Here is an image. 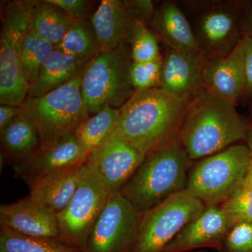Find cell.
<instances>
[{
    "label": "cell",
    "mask_w": 252,
    "mask_h": 252,
    "mask_svg": "<svg viewBox=\"0 0 252 252\" xmlns=\"http://www.w3.org/2000/svg\"><path fill=\"white\" fill-rule=\"evenodd\" d=\"M119 109L106 107L82 123L74 135L89 155L102 145L117 126Z\"/></svg>",
    "instance_id": "24"
},
{
    "label": "cell",
    "mask_w": 252,
    "mask_h": 252,
    "mask_svg": "<svg viewBox=\"0 0 252 252\" xmlns=\"http://www.w3.org/2000/svg\"><path fill=\"white\" fill-rule=\"evenodd\" d=\"M75 19L86 18L90 9V1L86 0H46Z\"/></svg>",
    "instance_id": "32"
},
{
    "label": "cell",
    "mask_w": 252,
    "mask_h": 252,
    "mask_svg": "<svg viewBox=\"0 0 252 252\" xmlns=\"http://www.w3.org/2000/svg\"><path fill=\"white\" fill-rule=\"evenodd\" d=\"M144 158L145 156L116 127L102 145L89 155L86 162L112 192H116L120 191Z\"/></svg>",
    "instance_id": "12"
},
{
    "label": "cell",
    "mask_w": 252,
    "mask_h": 252,
    "mask_svg": "<svg viewBox=\"0 0 252 252\" xmlns=\"http://www.w3.org/2000/svg\"><path fill=\"white\" fill-rule=\"evenodd\" d=\"M220 208L233 227L252 223V189L240 187L223 201Z\"/></svg>",
    "instance_id": "29"
},
{
    "label": "cell",
    "mask_w": 252,
    "mask_h": 252,
    "mask_svg": "<svg viewBox=\"0 0 252 252\" xmlns=\"http://www.w3.org/2000/svg\"><path fill=\"white\" fill-rule=\"evenodd\" d=\"M243 187L252 189V157L251 160H250V165H249L246 177H245V181H244Z\"/></svg>",
    "instance_id": "36"
},
{
    "label": "cell",
    "mask_w": 252,
    "mask_h": 252,
    "mask_svg": "<svg viewBox=\"0 0 252 252\" xmlns=\"http://www.w3.org/2000/svg\"><path fill=\"white\" fill-rule=\"evenodd\" d=\"M102 50H112L128 43L137 21L127 1L102 0L90 18Z\"/></svg>",
    "instance_id": "18"
},
{
    "label": "cell",
    "mask_w": 252,
    "mask_h": 252,
    "mask_svg": "<svg viewBox=\"0 0 252 252\" xmlns=\"http://www.w3.org/2000/svg\"><path fill=\"white\" fill-rule=\"evenodd\" d=\"M89 155L74 134L39 146L27 158L13 164L16 178L26 182L30 189L44 177L78 164L85 163Z\"/></svg>",
    "instance_id": "13"
},
{
    "label": "cell",
    "mask_w": 252,
    "mask_h": 252,
    "mask_svg": "<svg viewBox=\"0 0 252 252\" xmlns=\"http://www.w3.org/2000/svg\"><path fill=\"white\" fill-rule=\"evenodd\" d=\"M240 29L243 37H252V5L241 11Z\"/></svg>",
    "instance_id": "35"
},
{
    "label": "cell",
    "mask_w": 252,
    "mask_h": 252,
    "mask_svg": "<svg viewBox=\"0 0 252 252\" xmlns=\"http://www.w3.org/2000/svg\"><path fill=\"white\" fill-rule=\"evenodd\" d=\"M81 77L38 97H28L21 108L34 123L40 146L72 135L90 117L81 89Z\"/></svg>",
    "instance_id": "5"
},
{
    "label": "cell",
    "mask_w": 252,
    "mask_h": 252,
    "mask_svg": "<svg viewBox=\"0 0 252 252\" xmlns=\"http://www.w3.org/2000/svg\"><path fill=\"white\" fill-rule=\"evenodd\" d=\"M203 77L206 90L231 103L245 94L244 39L228 56L204 63Z\"/></svg>",
    "instance_id": "15"
},
{
    "label": "cell",
    "mask_w": 252,
    "mask_h": 252,
    "mask_svg": "<svg viewBox=\"0 0 252 252\" xmlns=\"http://www.w3.org/2000/svg\"><path fill=\"white\" fill-rule=\"evenodd\" d=\"M0 252H84L59 239L35 238L0 228Z\"/></svg>",
    "instance_id": "26"
},
{
    "label": "cell",
    "mask_w": 252,
    "mask_h": 252,
    "mask_svg": "<svg viewBox=\"0 0 252 252\" xmlns=\"http://www.w3.org/2000/svg\"><path fill=\"white\" fill-rule=\"evenodd\" d=\"M192 26L205 62L228 56L243 39L241 9L233 1H210L195 7Z\"/></svg>",
    "instance_id": "10"
},
{
    "label": "cell",
    "mask_w": 252,
    "mask_h": 252,
    "mask_svg": "<svg viewBox=\"0 0 252 252\" xmlns=\"http://www.w3.org/2000/svg\"><path fill=\"white\" fill-rule=\"evenodd\" d=\"M244 64L246 89L245 95L252 96V37H243Z\"/></svg>",
    "instance_id": "33"
},
{
    "label": "cell",
    "mask_w": 252,
    "mask_h": 252,
    "mask_svg": "<svg viewBox=\"0 0 252 252\" xmlns=\"http://www.w3.org/2000/svg\"></svg>",
    "instance_id": "38"
},
{
    "label": "cell",
    "mask_w": 252,
    "mask_h": 252,
    "mask_svg": "<svg viewBox=\"0 0 252 252\" xmlns=\"http://www.w3.org/2000/svg\"><path fill=\"white\" fill-rule=\"evenodd\" d=\"M142 215L120 191L112 192L84 252H130Z\"/></svg>",
    "instance_id": "11"
},
{
    "label": "cell",
    "mask_w": 252,
    "mask_h": 252,
    "mask_svg": "<svg viewBox=\"0 0 252 252\" xmlns=\"http://www.w3.org/2000/svg\"><path fill=\"white\" fill-rule=\"evenodd\" d=\"M248 132L235 104L205 90L190 98L180 140L194 160L234 145L245 138Z\"/></svg>",
    "instance_id": "2"
},
{
    "label": "cell",
    "mask_w": 252,
    "mask_h": 252,
    "mask_svg": "<svg viewBox=\"0 0 252 252\" xmlns=\"http://www.w3.org/2000/svg\"><path fill=\"white\" fill-rule=\"evenodd\" d=\"M205 209L186 189L142 214L130 252H162L190 220Z\"/></svg>",
    "instance_id": "8"
},
{
    "label": "cell",
    "mask_w": 252,
    "mask_h": 252,
    "mask_svg": "<svg viewBox=\"0 0 252 252\" xmlns=\"http://www.w3.org/2000/svg\"><path fill=\"white\" fill-rule=\"evenodd\" d=\"M152 23L168 49L202 58L191 24L177 4L162 3L156 10Z\"/></svg>",
    "instance_id": "19"
},
{
    "label": "cell",
    "mask_w": 252,
    "mask_h": 252,
    "mask_svg": "<svg viewBox=\"0 0 252 252\" xmlns=\"http://www.w3.org/2000/svg\"><path fill=\"white\" fill-rule=\"evenodd\" d=\"M252 157L248 145L238 144L206 157L192 170L185 189L203 203L224 201L243 187Z\"/></svg>",
    "instance_id": "6"
},
{
    "label": "cell",
    "mask_w": 252,
    "mask_h": 252,
    "mask_svg": "<svg viewBox=\"0 0 252 252\" xmlns=\"http://www.w3.org/2000/svg\"><path fill=\"white\" fill-rule=\"evenodd\" d=\"M129 43L102 50L89 61L81 76L83 99L90 116L106 107L120 109L135 92L130 79Z\"/></svg>",
    "instance_id": "4"
},
{
    "label": "cell",
    "mask_w": 252,
    "mask_h": 252,
    "mask_svg": "<svg viewBox=\"0 0 252 252\" xmlns=\"http://www.w3.org/2000/svg\"><path fill=\"white\" fill-rule=\"evenodd\" d=\"M86 162L46 176L31 187L29 196L58 215L67 206L77 190Z\"/></svg>",
    "instance_id": "20"
},
{
    "label": "cell",
    "mask_w": 252,
    "mask_h": 252,
    "mask_svg": "<svg viewBox=\"0 0 252 252\" xmlns=\"http://www.w3.org/2000/svg\"><path fill=\"white\" fill-rule=\"evenodd\" d=\"M0 224L26 236L59 239L57 215L29 195L15 203L1 205Z\"/></svg>",
    "instance_id": "14"
},
{
    "label": "cell",
    "mask_w": 252,
    "mask_h": 252,
    "mask_svg": "<svg viewBox=\"0 0 252 252\" xmlns=\"http://www.w3.org/2000/svg\"><path fill=\"white\" fill-rule=\"evenodd\" d=\"M190 99L160 88L135 91L119 109L116 127L146 157L180 138Z\"/></svg>",
    "instance_id": "1"
},
{
    "label": "cell",
    "mask_w": 252,
    "mask_h": 252,
    "mask_svg": "<svg viewBox=\"0 0 252 252\" xmlns=\"http://www.w3.org/2000/svg\"><path fill=\"white\" fill-rule=\"evenodd\" d=\"M0 135L1 157L3 160L13 164L27 158L40 146L34 123L21 107L19 114L0 132Z\"/></svg>",
    "instance_id": "22"
},
{
    "label": "cell",
    "mask_w": 252,
    "mask_h": 252,
    "mask_svg": "<svg viewBox=\"0 0 252 252\" xmlns=\"http://www.w3.org/2000/svg\"><path fill=\"white\" fill-rule=\"evenodd\" d=\"M21 112V107L0 104V132Z\"/></svg>",
    "instance_id": "34"
},
{
    "label": "cell",
    "mask_w": 252,
    "mask_h": 252,
    "mask_svg": "<svg viewBox=\"0 0 252 252\" xmlns=\"http://www.w3.org/2000/svg\"><path fill=\"white\" fill-rule=\"evenodd\" d=\"M128 43L133 62H152L162 58L157 36L144 23L134 25Z\"/></svg>",
    "instance_id": "28"
},
{
    "label": "cell",
    "mask_w": 252,
    "mask_h": 252,
    "mask_svg": "<svg viewBox=\"0 0 252 252\" xmlns=\"http://www.w3.org/2000/svg\"><path fill=\"white\" fill-rule=\"evenodd\" d=\"M56 49L88 62L102 51L90 21L86 18L77 19Z\"/></svg>",
    "instance_id": "25"
},
{
    "label": "cell",
    "mask_w": 252,
    "mask_h": 252,
    "mask_svg": "<svg viewBox=\"0 0 252 252\" xmlns=\"http://www.w3.org/2000/svg\"><path fill=\"white\" fill-rule=\"evenodd\" d=\"M112 193L86 162L77 190L67 206L57 215L59 240L84 252Z\"/></svg>",
    "instance_id": "9"
},
{
    "label": "cell",
    "mask_w": 252,
    "mask_h": 252,
    "mask_svg": "<svg viewBox=\"0 0 252 252\" xmlns=\"http://www.w3.org/2000/svg\"><path fill=\"white\" fill-rule=\"evenodd\" d=\"M89 63L55 49L35 81L30 86L28 97H41L81 77Z\"/></svg>",
    "instance_id": "21"
},
{
    "label": "cell",
    "mask_w": 252,
    "mask_h": 252,
    "mask_svg": "<svg viewBox=\"0 0 252 252\" xmlns=\"http://www.w3.org/2000/svg\"><path fill=\"white\" fill-rule=\"evenodd\" d=\"M55 49L54 44L41 39L28 26L21 39L20 57L23 74L30 86L35 81Z\"/></svg>",
    "instance_id": "27"
},
{
    "label": "cell",
    "mask_w": 252,
    "mask_h": 252,
    "mask_svg": "<svg viewBox=\"0 0 252 252\" xmlns=\"http://www.w3.org/2000/svg\"><path fill=\"white\" fill-rule=\"evenodd\" d=\"M225 252H252V223L234 225L225 236Z\"/></svg>",
    "instance_id": "31"
},
{
    "label": "cell",
    "mask_w": 252,
    "mask_h": 252,
    "mask_svg": "<svg viewBox=\"0 0 252 252\" xmlns=\"http://www.w3.org/2000/svg\"><path fill=\"white\" fill-rule=\"evenodd\" d=\"M233 228L220 207L210 206L185 225L162 252H189L217 247Z\"/></svg>",
    "instance_id": "16"
},
{
    "label": "cell",
    "mask_w": 252,
    "mask_h": 252,
    "mask_svg": "<svg viewBox=\"0 0 252 252\" xmlns=\"http://www.w3.org/2000/svg\"><path fill=\"white\" fill-rule=\"evenodd\" d=\"M192 160L180 138L147 154L121 193L144 214L172 194L186 189Z\"/></svg>",
    "instance_id": "3"
},
{
    "label": "cell",
    "mask_w": 252,
    "mask_h": 252,
    "mask_svg": "<svg viewBox=\"0 0 252 252\" xmlns=\"http://www.w3.org/2000/svg\"><path fill=\"white\" fill-rule=\"evenodd\" d=\"M162 58L147 63L132 61L130 79L135 91L160 88L161 80Z\"/></svg>",
    "instance_id": "30"
},
{
    "label": "cell",
    "mask_w": 252,
    "mask_h": 252,
    "mask_svg": "<svg viewBox=\"0 0 252 252\" xmlns=\"http://www.w3.org/2000/svg\"><path fill=\"white\" fill-rule=\"evenodd\" d=\"M247 137H248V147L252 154V127H250V130H248Z\"/></svg>",
    "instance_id": "37"
},
{
    "label": "cell",
    "mask_w": 252,
    "mask_h": 252,
    "mask_svg": "<svg viewBox=\"0 0 252 252\" xmlns=\"http://www.w3.org/2000/svg\"><path fill=\"white\" fill-rule=\"evenodd\" d=\"M204 63L200 56L167 48L162 59L160 89L189 98L206 90L203 77Z\"/></svg>",
    "instance_id": "17"
},
{
    "label": "cell",
    "mask_w": 252,
    "mask_h": 252,
    "mask_svg": "<svg viewBox=\"0 0 252 252\" xmlns=\"http://www.w3.org/2000/svg\"><path fill=\"white\" fill-rule=\"evenodd\" d=\"M31 1H10L5 6L0 34V104L20 107L29 94L20 46L29 26Z\"/></svg>",
    "instance_id": "7"
},
{
    "label": "cell",
    "mask_w": 252,
    "mask_h": 252,
    "mask_svg": "<svg viewBox=\"0 0 252 252\" xmlns=\"http://www.w3.org/2000/svg\"><path fill=\"white\" fill-rule=\"evenodd\" d=\"M77 19L44 1H31L29 26L41 39L59 45Z\"/></svg>",
    "instance_id": "23"
}]
</instances>
